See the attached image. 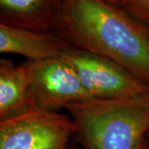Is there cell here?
<instances>
[{
	"label": "cell",
	"mask_w": 149,
	"mask_h": 149,
	"mask_svg": "<svg viewBox=\"0 0 149 149\" xmlns=\"http://www.w3.org/2000/svg\"><path fill=\"white\" fill-rule=\"evenodd\" d=\"M71 47L109 59L149 85V26L104 0H63L55 29Z\"/></svg>",
	"instance_id": "6da1fadb"
},
{
	"label": "cell",
	"mask_w": 149,
	"mask_h": 149,
	"mask_svg": "<svg viewBox=\"0 0 149 149\" xmlns=\"http://www.w3.org/2000/svg\"><path fill=\"white\" fill-rule=\"evenodd\" d=\"M65 110L83 149H139L149 132V95L75 102Z\"/></svg>",
	"instance_id": "7a4b0ae2"
},
{
	"label": "cell",
	"mask_w": 149,
	"mask_h": 149,
	"mask_svg": "<svg viewBox=\"0 0 149 149\" xmlns=\"http://www.w3.org/2000/svg\"><path fill=\"white\" fill-rule=\"evenodd\" d=\"M74 132L68 113L33 107L0 121V149H62Z\"/></svg>",
	"instance_id": "3957f363"
},
{
	"label": "cell",
	"mask_w": 149,
	"mask_h": 149,
	"mask_svg": "<svg viewBox=\"0 0 149 149\" xmlns=\"http://www.w3.org/2000/svg\"><path fill=\"white\" fill-rule=\"evenodd\" d=\"M62 56L72 65L91 98L149 95V85L112 60L74 47L67 50Z\"/></svg>",
	"instance_id": "277c9868"
},
{
	"label": "cell",
	"mask_w": 149,
	"mask_h": 149,
	"mask_svg": "<svg viewBox=\"0 0 149 149\" xmlns=\"http://www.w3.org/2000/svg\"><path fill=\"white\" fill-rule=\"evenodd\" d=\"M24 64L30 94L37 108L60 111L73 103L91 99L74 67L63 56Z\"/></svg>",
	"instance_id": "5b68a950"
},
{
	"label": "cell",
	"mask_w": 149,
	"mask_h": 149,
	"mask_svg": "<svg viewBox=\"0 0 149 149\" xmlns=\"http://www.w3.org/2000/svg\"><path fill=\"white\" fill-rule=\"evenodd\" d=\"M71 47L57 32H36L0 24L1 53L17 54L28 61L62 56Z\"/></svg>",
	"instance_id": "8992f818"
},
{
	"label": "cell",
	"mask_w": 149,
	"mask_h": 149,
	"mask_svg": "<svg viewBox=\"0 0 149 149\" xmlns=\"http://www.w3.org/2000/svg\"><path fill=\"white\" fill-rule=\"evenodd\" d=\"M63 0H0V24L36 32L55 31Z\"/></svg>",
	"instance_id": "52a82bcc"
},
{
	"label": "cell",
	"mask_w": 149,
	"mask_h": 149,
	"mask_svg": "<svg viewBox=\"0 0 149 149\" xmlns=\"http://www.w3.org/2000/svg\"><path fill=\"white\" fill-rule=\"evenodd\" d=\"M35 106L29 90L26 65L9 59L0 60V121Z\"/></svg>",
	"instance_id": "ba28073f"
},
{
	"label": "cell",
	"mask_w": 149,
	"mask_h": 149,
	"mask_svg": "<svg viewBox=\"0 0 149 149\" xmlns=\"http://www.w3.org/2000/svg\"><path fill=\"white\" fill-rule=\"evenodd\" d=\"M119 6L149 26V0H121Z\"/></svg>",
	"instance_id": "9c48e42d"
},
{
	"label": "cell",
	"mask_w": 149,
	"mask_h": 149,
	"mask_svg": "<svg viewBox=\"0 0 149 149\" xmlns=\"http://www.w3.org/2000/svg\"><path fill=\"white\" fill-rule=\"evenodd\" d=\"M62 149H80V148H79V146H77L76 144L74 143H70L66 147H65L64 148Z\"/></svg>",
	"instance_id": "30bf717a"
},
{
	"label": "cell",
	"mask_w": 149,
	"mask_h": 149,
	"mask_svg": "<svg viewBox=\"0 0 149 149\" xmlns=\"http://www.w3.org/2000/svg\"><path fill=\"white\" fill-rule=\"evenodd\" d=\"M104 1H106V2L111 3V4H113V5L119 6V4H120V1H121V0H104Z\"/></svg>",
	"instance_id": "8fae6325"
},
{
	"label": "cell",
	"mask_w": 149,
	"mask_h": 149,
	"mask_svg": "<svg viewBox=\"0 0 149 149\" xmlns=\"http://www.w3.org/2000/svg\"><path fill=\"white\" fill-rule=\"evenodd\" d=\"M145 143H146V145H147V148L148 149H149V132L147 134L146 138H145Z\"/></svg>",
	"instance_id": "7c38bea8"
},
{
	"label": "cell",
	"mask_w": 149,
	"mask_h": 149,
	"mask_svg": "<svg viewBox=\"0 0 149 149\" xmlns=\"http://www.w3.org/2000/svg\"><path fill=\"white\" fill-rule=\"evenodd\" d=\"M139 149H148V148H147V145H146V143H145V141H144V143L143 144H142V146L139 148Z\"/></svg>",
	"instance_id": "4fadbf2b"
}]
</instances>
